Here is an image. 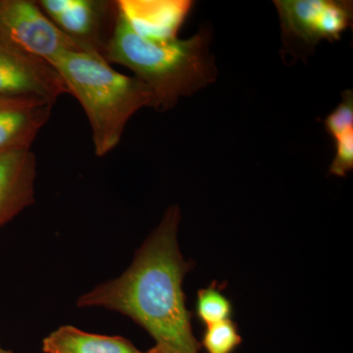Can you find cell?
Segmentation results:
<instances>
[{
    "mask_svg": "<svg viewBox=\"0 0 353 353\" xmlns=\"http://www.w3.org/2000/svg\"><path fill=\"white\" fill-rule=\"evenodd\" d=\"M44 353H145L121 336L87 333L73 326H62L43 341Z\"/></svg>",
    "mask_w": 353,
    "mask_h": 353,
    "instance_id": "cell-11",
    "label": "cell"
},
{
    "mask_svg": "<svg viewBox=\"0 0 353 353\" xmlns=\"http://www.w3.org/2000/svg\"><path fill=\"white\" fill-rule=\"evenodd\" d=\"M0 353H13V352L6 350V348H4L1 345H0Z\"/></svg>",
    "mask_w": 353,
    "mask_h": 353,
    "instance_id": "cell-17",
    "label": "cell"
},
{
    "mask_svg": "<svg viewBox=\"0 0 353 353\" xmlns=\"http://www.w3.org/2000/svg\"><path fill=\"white\" fill-rule=\"evenodd\" d=\"M232 313L231 303L217 288L209 287L199 290L196 315L206 326L230 320Z\"/></svg>",
    "mask_w": 353,
    "mask_h": 353,
    "instance_id": "cell-12",
    "label": "cell"
},
{
    "mask_svg": "<svg viewBox=\"0 0 353 353\" xmlns=\"http://www.w3.org/2000/svg\"><path fill=\"white\" fill-rule=\"evenodd\" d=\"M334 143L336 154L330 166V173L345 176L353 169V131L334 139Z\"/></svg>",
    "mask_w": 353,
    "mask_h": 353,
    "instance_id": "cell-15",
    "label": "cell"
},
{
    "mask_svg": "<svg viewBox=\"0 0 353 353\" xmlns=\"http://www.w3.org/2000/svg\"><path fill=\"white\" fill-rule=\"evenodd\" d=\"M183 0H120L118 8L132 30L146 39L167 41L176 39L181 26L192 8Z\"/></svg>",
    "mask_w": 353,
    "mask_h": 353,
    "instance_id": "cell-9",
    "label": "cell"
},
{
    "mask_svg": "<svg viewBox=\"0 0 353 353\" xmlns=\"http://www.w3.org/2000/svg\"><path fill=\"white\" fill-rule=\"evenodd\" d=\"M53 105L29 97H0V154L31 150Z\"/></svg>",
    "mask_w": 353,
    "mask_h": 353,
    "instance_id": "cell-8",
    "label": "cell"
},
{
    "mask_svg": "<svg viewBox=\"0 0 353 353\" xmlns=\"http://www.w3.org/2000/svg\"><path fill=\"white\" fill-rule=\"evenodd\" d=\"M210 32L204 28L187 39L150 41L132 30L117 6L115 26L103 58L109 64L123 65L134 72L150 88L153 108L166 111L180 97L215 82L217 67L210 52Z\"/></svg>",
    "mask_w": 353,
    "mask_h": 353,
    "instance_id": "cell-2",
    "label": "cell"
},
{
    "mask_svg": "<svg viewBox=\"0 0 353 353\" xmlns=\"http://www.w3.org/2000/svg\"><path fill=\"white\" fill-rule=\"evenodd\" d=\"M202 343L208 353H232L241 345V336L230 319L206 326Z\"/></svg>",
    "mask_w": 353,
    "mask_h": 353,
    "instance_id": "cell-13",
    "label": "cell"
},
{
    "mask_svg": "<svg viewBox=\"0 0 353 353\" xmlns=\"http://www.w3.org/2000/svg\"><path fill=\"white\" fill-rule=\"evenodd\" d=\"M117 2L73 0L68 10L52 22L83 50L103 57L115 26Z\"/></svg>",
    "mask_w": 353,
    "mask_h": 353,
    "instance_id": "cell-7",
    "label": "cell"
},
{
    "mask_svg": "<svg viewBox=\"0 0 353 353\" xmlns=\"http://www.w3.org/2000/svg\"><path fill=\"white\" fill-rule=\"evenodd\" d=\"M285 52L308 57L320 41H339L352 22V3L336 0H279Z\"/></svg>",
    "mask_w": 353,
    "mask_h": 353,
    "instance_id": "cell-4",
    "label": "cell"
},
{
    "mask_svg": "<svg viewBox=\"0 0 353 353\" xmlns=\"http://www.w3.org/2000/svg\"><path fill=\"white\" fill-rule=\"evenodd\" d=\"M145 353H165L163 350H161V348H159L155 345L154 347H152V350H148V352Z\"/></svg>",
    "mask_w": 353,
    "mask_h": 353,
    "instance_id": "cell-16",
    "label": "cell"
},
{
    "mask_svg": "<svg viewBox=\"0 0 353 353\" xmlns=\"http://www.w3.org/2000/svg\"><path fill=\"white\" fill-rule=\"evenodd\" d=\"M52 67L85 110L97 157H105L118 145L128 122L139 109L153 108L148 85L136 77L122 75L101 55L70 51Z\"/></svg>",
    "mask_w": 353,
    "mask_h": 353,
    "instance_id": "cell-3",
    "label": "cell"
},
{
    "mask_svg": "<svg viewBox=\"0 0 353 353\" xmlns=\"http://www.w3.org/2000/svg\"><path fill=\"white\" fill-rule=\"evenodd\" d=\"M0 43L51 66L64 53L85 51L30 0H0Z\"/></svg>",
    "mask_w": 353,
    "mask_h": 353,
    "instance_id": "cell-5",
    "label": "cell"
},
{
    "mask_svg": "<svg viewBox=\"0 0 353 353\" xmlns=\"http://www.w3.org/2000/svg\"><path fill=\"white\" fill-rule=\"evenodd\" d=\"M180 209L168 208L159 226L137 252L120 277L94 288L78 299L79 307H99L128 316L165 353H199L185 307L183 281L192 265L179 250Z\"/></svg>",
    "mask_w": 353,
    "mask_h": 353,
    "instance_id": "cell-1",
    "label": "cell"
},
{
    "mask_svg": "<svg viewBox=\"0 0 353 353\" xmlns=\"http://www.w3.org/2000/svg\"><path fill=\"white\" fill-rule=\"evenodd\" d=\"M36 176L32 150L0 154V228L34 203Z\"/></svg>",
    "mask_w": 353,
    "mask_h": 353,
    "instance_id": "cell-10",
    "label": "cell"
},
{
    "mask_svg": "<svg viewBox=\"0 0 353 353\" xmlns=\"http://www.w3.org/2000/svg\"><path fill=\"white\" fill-rule=\"evenodd\" d=\"M325 128L332 139H336L345 132L353 131V92H343V101L324 121Z\"/></svg>",
    "mask_w": 353,
    "mask_h": 353,
    "instance_id": "cell-14",
    "label": "cell"
},
{
    "mask_svg": "<svg viewBox=\"0 0 353 353\" xmlns=\"http://www.w3.org/2000/svg\"><path fill=\"white\" fill-rule=\"evenodd\" d=\"M69 94L48 62L0 43V97H29L54 104Z\"/></svg>",
    "mask_w": 353,
    "mask_h": 353,
    "instance_id": "cell-6",
    "label": "cell"
}]
</instances>
